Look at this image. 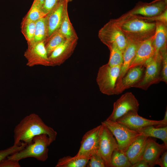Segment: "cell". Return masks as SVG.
<instances>
[{"label": "cell", "mask_w": 167, "mask_h": 167, "mask_svg": "<svg viewBox=\"0 0 167 167\" xmlns=\"http://www.w3.org/2000/svg\"><path fill=\"white\" fill-rule=\"evenodd\" d=\"M14 143L20 144L31 142L37 135H47L52 142L54 141L57 133L52 128L47 125L37 114L32 113L25 116L15 126L14 130Z\"/></svg>", "instance_id": "obj_1"}, {"label": "cell", "mask_w": 167, "mask_h": 167, "mask_svg": "<svg viewBox=\"0 0 167 167\" xmlns=\"http://www.w3.org/2000/svg\"><path fill=\"white\" fill-rule=\"evenodd\" d=\"M127 41L140 43L154 35L156 23L137 18L118 20Z\"/></svg>", "instance_id": "obj_2"}, {"label": "cell", "mask_w": 167, "mask_h": 167, "mask_svg": "<svg viewBox=\"0 0 167 167\" xmlns=\"http://www.w3.org/2000/svg\"><path fill=\"white\" fill-rule=\"evenodd\" d=\"M53 142L48 136L42 134L34 137L31 142L22 149L8 156V159L19 161L28 157H33L45 161L48 157V147Z\"/></svg>", "instance_id": "obj_3"}, {"label": "cell", "mask_w": 167, "mask_h": 167, "mask_svg": "<svg viewBox=\"0 0 167 167\" xmlns=\"http://www.w3.org/2000/svg\"><path fill=\"white\" fill-rule=\"evenodd\" d=\"M98 36L109 49L116 46L123 53L127 45L128 41L117 19H111L99 31Z\"/></svg>", "instance_id": "obj_4"}, {"label": "cell", "mask_w": 167, "mask_h": 167, "mask_svg": "<svg viewBox=\"0 0 167 167\" xmlns=\"http://www.w3.org/2000/svg\"><path fill=\"white\" fill-rule=\"evenodd\" d=\"M110 131L117 142L118 149L125 152L131 145L141 135L118 122L106 119L101 122Z\"/></svg>", "instance_id": "obj_5"}, {"label": "cell", "mask_w": 167, "mask_h": 167, "mask_svg": "<svg viewBox=\"0 0 167 167\" xmlns=\"http://www.w3.org/2000/svg\"><path fill=\"white\" fill-rule=\"evenodd\" d=\"M121 66H111L107 63L99 68L96 81L101 93L108 96L115 94V85Z\"/></svg>", "instance_id": "obj_6"}, {"label": "cell", "mask_w": 167, "mask_h": 167, "mask_svg": "<svg viewBox=\"0 0 167 167\" xmlns=\"http://www.w3.org/2000/svg\"><path fill=\"white\" fill-rule=\"evenodd\" d=\"M139 102L131 92L122 94L113 104L112 113L106 119L113 122H116L119 118L131 111L138 112Z\"/></svg>", "instance_id": "obj_7"}, {"label": "cell", "mask_w": 167, "mask_h": 167, "mask_svg": "<svg viewBox=\"0 0 167 167\" xmlns=\"http://www.w3.org/2000/svg\"><path fill=\"white\" fill-rule=\"evenodd\" d=\"M161 62L155 59L154 56L144 63V74L140 80L132 87L147 90L151 85L161 81Z\"/></svg>", "instance_id": "obj_8"}, {"label": "cell", "mask_w": 167, "mask_h": 167, "mask_svg": "<svg viewBox=\"0 0 167 167\" xmlns=\"http://www.w3.org/2000/svg\"><path fill=\"white\" fill-rule=\"evenodd\" d=\"M102 124L88 131L83 135L79 151L76 155L90 157L98 151L101 139Z\"/></svg>", "instance_id": "obj_9"}, {"label": "cell", "mask_w": 167, "mask_h": 167, "mask_svg": "<svg viewBox=\"0 0 167 167\" xmlns=\"http://www.w3.org/2000/svg\"><path fill=\"white\" fill-rule=\"evenodd\" d=\"M78 36L66 39L48 56L49 66L60 65L73 52L77 44Z\"/></svg>", "instance_id": "obj_10"}, {"label": "cell", "mask_w": 167, "mask_h": 167, "mask_svg": "<svg viewBox=\"0 0 167 167\" xmlns=\"http://www.w3.org/2000/svg\"><path fill=\"white\" fill-rule=\"evenodd\" d=\"M24 56L27 60L26 65L28 66L37 65L49 66L45 41L28 45Z\"/></svg>", "instance_id": "obj_11"}, {"label": "cell", "mask_w": 167, "mask_h": 167, "mask_svg": "<svg viewBox=\"0 0 167 167\" xmlns=\"http://www.w3.org/2000/svg\"><path fill=\"white\" fill-rule=\"evenodd\" d=\"M102 124L101 139L98 152L103 160L106 167H110L111 156L118 145L114 136L104 124Z\"/></svg>", "instance_id": "obj_12"}, {"label": "cell", "mask_w": 167, "mask_h": 167, "mask_svg": "<svg viewBox=\"0 0 167 167\" xmlns=\"http://www.w3.org/2000/svg\"><path fill=\"white\" fill-rule=\"evenodd\" d=\"M116 122L134 130L151 126L157 127L167 126L162 120L157 121L146 119L139 115L138 113L133 111L127 113Z\"/></svg>", "instance_id": "obj_13"}, {"label": "cell", "mask_w": 167, "mask_h": 167, "mask_svg": "<svg viewBox=\"0 0 167 167\" xmlns=\"http://www.w3.org/2000/svg\"><path fill=\"white\" fill-rule=\"evenodd\" d=\"M164 143L160 144L150 137H148L141 160L147 162L150 167L159 165V159L167 149Z\"/></svg>", "instance_id": "obj_14"}, {"label": "cell", "mask_w": 167, "mask_h": 167, "mask_svg": "<svg viewBox=\"0 0 167 167\" xmlns=\"http://www.w3.org/2000/svg\"><path fill=\"white\" fill-rule=\"evenodd\" d=\"M156 28L153 41L154 57L157 61L161 62L163 55L167 52V31L166 24L156 21Z\"/></svg>", "instance_id": "obj_15"}, {"label": "cell", "mask_w": 167, "mask_h": 167, "mask_svg": "<svg viewBox=\"0 0 167 167\" xmlns=\"http://www.w3.org/2000/svg\"><path fill=\"white\" fill-rule=\"evenodd\" d=\"M68 3L66 0H62L46 15L48 28L47 39L59 29Z\"/></svg>", "instance_id": "obj_16"}, {"label": "cell", "mask_w": 167, "mask_h": 167, "mask_svg": "<svg viewBox=\"0 0 167 167\" xmlns=\"http://www.w3.org/2000/svg\"><path fill=\"white\" fill-rule=\"evenodd\" d=\"M144 67V65L139 66L129 69L119 84L115 87V94H120L137 83L143 76Z\"/></svg>", "instance_id": "obj_17"}, {"label": "cell", "mask_w": 167, "mask_h": 167, "mask_svg": "<svg viewBox=\"0 0 167 167\" xmlns=\"http://www.w3.org/2000/svg\"><path fill=\"white\" fill-rule=\"evenodd\" d=\"M154 35L139 43L129 69L134 67L144 65L148 60L154 56Z\"/></svg>", "instance_id": "obj_18"}, {"label": "cell", "mask_w": 167, "mask_h": 167, "mask_svg": "<svg viewBox=\"0 0 167 167\" xmlns=\"http://www.w3.org/2000/svg\"><path fill=\"white\" fill-rule=\"evenodd\" d=\"M167 0H161L141 6L133 11L131 14L139 15L148 18L158 15L166 9Z\"/></svg>", "instance_id": "obj_19"}, {"label": "cell", "mask_w": 167, "mask_h": 167, "mask_svg": "<svg viewBox=\"0 0 167 167\" xmlns=\"http://www.w3.org/2000/svg\"><path fill=\"white\" fill-rule=\"evenodd\" d=\"M148 138L141 134L133 142L125 152L132 165L142 159Z\"/></svg>", "instance_id": "obj_20"}, {"label": "cell", "mask_w": 167, "mask_h": 167, "mask_svg": "<svg viewBox=\"0 0 167 167\" xmlns=\"http://www.w3.org/2000/svg\"><path fill=\"white\" fill-rule=\"evenodd\" d=\"M140 43L128 41L127 45L123 53V63L121 67L119 75L116 81L115 87L119 84L129 70Z\"/></svg>", "instance_id": "obj_21"}, {"label": "cell", "mask_w": 167, "mask_h": 167, "mask_svg": "<svg viewBox=\"0 0 167 167\" xmlns=\"http://www.w3.org/2000/svg\"><path fill=\"white\" fill-rule=\"evenodd\" d=\"M135 131L148 137H154L161 139L167 147V126L157 127L151 126Z\"/></svg>", "instance_id": "obj_22"}, {"label": "cell", "mask_w": 167, "mask_h": 167, "mask_svg": "<svg viewBox=\"0 0 167 167\" xmlns=\"http://www.w3.org/2000/svg\"><path fill=\"white\" fill-rule=\"evenodd\" d=\"M90 157L70 156H65L59 159L56 167H85L86 166Z\"/></svg>", "instance_id": "obj_23"}, {"label": "cell", "mask_w": 167, "mask_h": 167, "mask_svg": "<svg viewBox=\"0 0 167 167\" xmlns=\"http://www.w3.org/2000/svg\"><path fill=\"white\" fill-rule=\"evenodd\" d=\"M48 36V28L46 16L35 22V28L33 40L28 45L46 41Z\"/></svg>", "instance_id": "obj_24"}, {"label": "cell", "mask_w": 167, "mask_h": 167, "mask_svg": "<svg viewBox=\"0 0 167 167\" xmlns=\"http://www.w3.org/2000/svg\"><path fill=\"white\" fill-rule=\"evenodd\" d=\"M125 152L118 148L112 153L110 167H132Z\"/></svg>", "instance_id": "obj_25"}, {"label": "cell", "mask_w": 167, "mask_h": 167, "mask_svg": "<svg viewBox=\"0 0 167 167\" xmlns=\"http://www.w3.org/2000/svg\"><path fill=\"white\" fill-rule=\"evenodd\" d=\"M59 30L66 39L78 36L70 20L68 14L67 7L65 9Z\"/></svg>", "instance_id": "obj_26"}, {"label": "cell", "mask_w": 167, "mask_h": 167, "mask_svg": "<svg viewBox=\"0 0 167 167\" xmlns=\"http://www.w3.org/2000/svg\"><path fill=\"white\" fill-rule=\"evenodd\" d=\"M66 39L58 29L47 39L45 42V44L48 56Z\"/></svg>", "instance_id": "obj_27"}, {"label": "cell", "mask_w": 167, "mask_h": 167, "mask_svg": "<svg viewBox=\"0 0 167 167\" xmlns=\"http://www.w3.org/2000/svg\"><path fill=\"white\" fill-rule=\"evenodd\" d=\"M47 15L42 11L41 8L36 3L33 2L27 14L23 19V22H36Z\"/></svg>", "instance_id": "obj_28"}, {"label": "cell", "mask_w": 167, "mask_h": 167, "mask_svg": "<svg viewBox=\"0 0 167 167\" xmlns=\"http://www.w3.org/2000/svg\"><path fill=\"white\" fill-rule=\"evenodd\" d=\"M35 28V22L22 21L21 31L26 40L28 45H30L33 39Z\"/></svg>", "instance_id": "obj_29"}, {"label": "cell", "mask_w": 167, "mask_h": 167, "mask_svg": "<svg viewBox=\"0 0 167 167\" xmlns=\"http://www.w3.org/2000/svg\"><path fill=\"white\" fill-rule=\"evenodd\" d=\"M110 54L109 60L107 63L111 66L122 65L123 62V53L116 46L110 49Z\"/></svg>", "instance_id": "obj_30"}, {"label": "cell", "mask_w": 167, "mask_h": 167, "mask_svg": "<svg viewBox=\"0 0 167 167\" xmlns=\"http://www.w3.org/2000/svg\"><path fill=\"white\" fill-rule=\"evenodd\" d=\"M27 143L22 142L20 144H15L6 149L0 151V162L9 156L22 149Z\"/></svg>", "instance_id": "obj_31"}, {"label": "cell", "mask_w": 167, "mask_h": 167, "mask_svg": "<svg viewBox=\"0 0 167 167\" xmlns=\"http://www.w3.org/2000/svg\"><path fill=\"white\" fill-rule=\"evenodd\" d=\"M86 166L88 167H106L103 160L98 151L91 155Z\"/></svg>", "instance_id": "obj_32"}, {"label": "cell", "mask_w": 167, "mask_h": 167, "mask_svg": "<svg viewBox=\"0 0 167 167\" xmlns=\"http://www.w3.org/2000/svg\"><path fill=\"white\" fill-rule=\"evenodd\" d=\"M62 0H44L42 7L43 12L47 15Z\"/></svg>", "instance_id": "obj_33"}, {"label": "cell", "mask_w": 167, "mask_h": 167, "mask_svg": "<svg viewBox=\"0 0 167 167\" xmlns=\"http://www.w3.org/2000/svg\"><path fill=\"white\" fill-rule=\"evenodd\" d=\"M161 81L167 83V52L162 56L161 73Z\"/></svg>", "instance_id": "obj_34"}, {"label": "cell", "mask_w": 167, "mask_h": 167, "mask_svg": "<svg viewBox=\"0 0 167 167\" xmlns=\"http://www.w3.org/2000/svg\"><path fill=\"white\" fill-rule=\"evenodd\" d=\"M19 161L5 159L0 162V167H20Z\"/></svg>", "instance_id": "obj_35"}, {"label": "cell", "mask_w": 167, "mask_h": 167, "mask_svg": "<svg viewBox=\"0 0 167 167\" xmlns=\"http://www.w3.org/2000/svg\"><path fill=\"white\" fill-rule=\"evenodd\" d=\"M147 19L151 20L156 21L165 24H167V11L166 9L161 14L155 16L148 18Z\"/></svg>", "instance_id": "obj_36"}, {"label": "cell", "mask_w": 167, "mask_h": 167, "mask_svg": "<svg viewBox=\"0 0 167 167\" xmlns=\"http://www.w3.org/2000/svg\"><path fill=\"white\" fill-rule=\"evenodd\" d=\"M159 162V165L161 167H167V152L166 150L165 151L161 156Z\"/></svg>", "instance_id": "obj_37"}, {"label": "cell", "mask_w": 167, "mask_h": 167, "mask_svg": "<svg viewBox=\"0 0 167 167\" xmlns=\"http://www.w3.org/2000/svg\"><path fill=\"white\" fill-rule=\"evenodd\" d=\"M132 167H150L149 164L143 160L139 161L132 165Z\"/></svg>", "instance_id": "obj_38"}, {"label": "cell", "mask_w": 167, "mask_h": 167, "mask_svg": "<svg viewBox=\"0 0 167 167\" xmlns=\"http://www.w3.org/2000/svg\"><path fill=\"white\" fill-rule=\"evenodd\" d=\"M44 0H34L33 2L36 3L39 7L42 9V7Z\"/></svg>", "instance_id": "obj_39"}, {"label": "cell", "mask_w": 167, "mask_h": 167, "mask_svg": "<svg viewBox=\"0 0 167 167\" xmlns=\"http://www.w3.org/2000/svg\"><path fill=\"white\" fill-rule=\"evenodd\" d=\"M167 125V109L166 108V110L165 111V116L164 118L162 120Z\"/></svg>", "instance_id": "obj_40"}, {"label": "cell", "mask_w": 167, "mask_h": 167, "mask_svg": "<svg viewBox=\"0 0 167 167\" xmlns=\"http://www.w3.org/2000/svg\"><path fill=\"white\" fill-rule=\"evenodd\" d=\"M66 0L68 3L69 2L72 1L73 0Z\"/></svg>", "instance_id": "obj_41"}]
</instances>
